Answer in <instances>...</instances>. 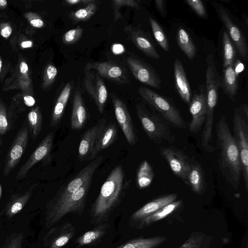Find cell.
<instances>
[{
	"mask_svg": "<svg viewBox=\"0 0 248 248\" xmlns=\"http://www.w3.org/2000/svg\"><path fill=\"white\" fill-rule=\"evenodd\" d=\"M95 1L94 0H66L65 2L68 5H76L79 3L88 4Z\"/></svg>",
	"mask_w": 248,
	"mask_h": 248,
	"instance_id": "c3c4849f",
	"label": "cell"
},
{
	"mask_svg": "<svg viewBox=\"0 0 248 248\" xmlns=\"http://www.w3.org/2000/svg\"><path fill=\"white\" fill-rule=\"evenodd\" d=\"M233 68L234 72L237 77L245 69V65L239 60H237L235 62L233 63Z\"/></svg>",
	"mask_w": 248,
	"mask_h": 248,
	"instance_id": "bcb514c9",
	"label": "cell"
},
{
	"mask_svg": "<svg viewBox=\"0 0 248 248\" xmlns=\"http://www.w3.org/2000/svg\"><path fill=\"white\" fill-rule=\"evenodd\" d=\"M233 137L239 151L242 172L245 186L248 190V125L240 113L238 108H235L233 117Z\"/></svg>",
	"mask_w": 248,
	"mask_h": 248,
	"instance_id": "52a82bcc",
	"label": "cell"
},
{
	"mask_svg": "<svg viewBox=\"0 0 248 248\" xmlns=\"http://www.w3.org/2000/svg\"><path fill=\"white\" fill-rule=\"evenodd\" d=\"M108 225L107 223H101L93 230L85 232L78 237L76 241L78 247L90 245L100 239L105 234Z\"/></svg>",
	"mask_w": 248,
	"mask_h": 248,
	"instance_id": "f546056e",
	"label": "cell"
},
{
	"mask_svg": "<svg viewBox=\"0 0 248 248\" xmlns=\"http://www.w3.org/2000/svg\"><path fill=\"white\" fill-rule=\"evenodd\" d=\"M20 72L22 74H26L28 71V64L25 62H22L19 65Z\"/></svg>",
	"mask_w": 248,
	"mask_h": 248,
	"instance_id": "816d5d0a",
	"label": "cell"
},
{
	"mask_svg": "<svg viewBox=\"0 0 248 248\" xmlns=\"http://www.w3.org/2000/svg\"><path fill=\"white\" fill-rule=\"evenodd\" d=\"M207 98L205 88L201 85L189 103V112L192 117L189 125V131L196 134L204 123L207 112Z\"/></svg>",
	"mask_w": 248,
	"mask_h": 248,
	"instance_id": "8fae6325",
	"label": "cell"
},
{
	"mask_svg": "<svg viewBox=\"0 0 248 248\" xmlns=\"http://www.w3.org/2000/svg\"><path fill=\"white\" fill-rule=\"evenodd\" d=\"M29 131L27 126H22L18 132L5 158L3 174L8 175L17 166L26 149Z\"/></svg>",
	"mask_w": 248,
	"mask_h": 248,
	"instance_id": "4fadbf2b",
	"label": "cell"
},
{
	"mask_svg": "<svg viewBox=\"0 0 248 248\" xmlns=\"http://www.w3.org/2000/svg\"><path fill=\"white\" fill-rule=\"evenodd\" d=\"M7 4V1L5 0H0V6L4 7Z\"/></svg>",
	"mask_w": 248,
	"mask_h": 248,
	"instance_id": "11a10c76",
	"label": "cell"
},
{
	"mask_svg": "<svg viewBox=\"0 0 248 248\" xmlns=\"http://www.w3.org/2000/svg\"><path fill=\"white\" fill-rule=\"evenodd\" d=\"M177 197V195L173 193L164 195L152 200L134 212L130 217V222L139 223L146 217L175 201Z\"/></svg>",
	"mask_w": 248,
	"mask_h": 248,
	"instance_id": "44dd1931",
	"label": "cell"
},
{
	"mask_svg": "<svg viewBox=\"0 0 248 248\" xmlns=\"http://www.w3.org/2000/svg\"><path fill=\"white\" fill-rule=\"evenodd\" d=\"M9 124L6 110L3 104L0 106V135L4 134L9 129Z\"/></svg>",
	"mask_w": 248,
	"mask_h": 248,
	"instance_id": "ee69618b",
	"label": "cell"
},
{
	"mask_svg": "<svg viewBox=\"0 0 248 248\" xmlns=\"http://www.w3.org/2000/svg\"><path fill=\"white\" fill-rule=\"evenodd\" d=\"M181 204V201H174L171 202L141 220L138 223V228H144L155 222L164 218L175 211Z\"/></svg>",
	"mask_w": 248,
	"mask_h": 248,
	"instance_id": "f1b7e54d",
	"label": "cell"
},
{
	"mask_svg": "<svg viewBox=\"0 0 248 248\" xmlns=\"http://www.w3.org/2000/svg\"><path fill=\"white\" fill-rule=\"evenodd\" d=\"M23 238L22 232H13L7 236L2 248H22Z\"/></svg>",
	"mask_w": 248,
	"mask_h": 248,
	"instance_id": "ab89813d",
	"label": "cell"
},
{
	"mask_svg": "<svg viewBox=\"0 0 248 248\" xmlns=\"http://www.w3.org/2000/svg\"><path fill=\"white\" fill-rule=\"evenodd\" d=\"M33 187L32 186L23 193H17L12 195L2 214L10 218L19 213L31 198Z\"/></svg>",
	"mask_w": 248,
	"mask_h": 248,
	"instance_id": "d4e9b609",
	"label": "cell"
},
{
	"mask_svg": "<svg viewBox=\"0 0 248 248\" xmlns=\"http://www.w3.org/2000/svg\"><path fill=\"white\" fill-rule=\"evenodd\" d=\"M1 67H2V61L0 58V72L1 71Z\"/></svg>",
	"mask_w": 248,
	"mask_h": 248,
	"instance_id": "6f0895ef",
	"label": "cell"
},
{
	"mask_svg": "<svg viewBox=\"0 0 248 248\" xmlns=\"http://www.w3.org/2000/svg\"><path fill=\"white\" fill-rule=\"evenodd\" d=\"M107 122L105 119H102L84 133L80 139L78 149V159L80 161L91 160L98 135Z\"/></svg>",
	"mask_w": 248,
	"mask_h": 248,
	"instance_id": "d6986e66",
	"label": "cell"
},
{
	"mask_svg": "<svg viewBox=\"0 0 248 248\" xmlns=\"http://www.w3.org/2000/svg\"><path fill=\"white\" fill-rule=\"evenodd\" d=\"M155 3L156 9L162 16L165 17L167 15L165 1L163 0H155Z\"/></svg>",
	"mask_w": 248,
	"mask_h": 248,
	"instance_id": "f6af8a7d",
	"label": "cell"
},
{
	"mask_svg": "<svg viewBox=\"0 0 248 248\" xmlns=\"http://www.w3.org/2000/svg\"></svg>",
	"mask_w": 248,
	"mask_h": 248,
	"instance_id": "91938a15",
	"label": "cell"
},
{
	"mask_svg": "<svg viewBox=\"0 0 248 248\" xmlns=\"http://www.w3.org/2000/svg\"><path fill=\"white\" fill-rule=\"evenodd\" d=\"M186 184L188 185L192 191L198 194L202 193L205 188L204 173L201 166L197 162L191 164L188 172Z\"/></svg>",
	"mask_w": 248,
	"mask_h": 248,
	"instance_id": "4316f807",
	"label": "cell"
},
{
	"mask_svg": "<svg viewBox=\"0 0 248 248\" xmlns=\"http://www.w3.org/2000/svg\"><path fill=\"white\" fill-rule=\"evenodd\" d=\"M131 182L125 178L121 165L112 169L102 184L91 209L92 223L99 224L108 219L126 195Z\"/></svg>",
	"mask_w": 248,
	"mask_h": 248,
	"instance_id": "6da1fadb",
	"label": "cell"
},
{
	"mask_svg": "<svg viewBox=\"0 0 248 248\" xmlns=\"http://www.w3.org/2000/svg\"><path fill=\"white\" fill-rule=\"evenodd\" d=\"M83 29L80 26L67 31L63 35L62 41L63 44L71 45L77 42L82 37Z\"/></svg>",
	"mask_w": 248,
	"mask_h": 248,
	"instance_id": "60d3db41",
	"label": "cell"
},
{
	"mask_svg": "<svg viewBox=\"0 0 248 248\" xmlns=\"http://www.w3.org/2000/svg\"><path fill=\"white\" fill-rule=\"evenodd\" d=\"M53 139L54 134L52 132L45 136L30 158L21 167L16 175V179H20L25 177L33 166L49 155L53 146Z\"/></svg>",
	"mask_w": 248,
	"mask_h": 248,
	"instance_id": "e0dca14e",
	"label": "cell"
},
{
	"mask_svg": "<svg viewBox=\"0 0 248 248\" xmlns=\"http://www.w3.org/2000/svg\"><path fill=\"white\" fill-rule=\"evenodd\" d=\"M237 77L233 68V64L223 68L221 86L223 93L232 100H235L238 92Z\"/></svg>",
	"mask_w": 248,
	"mask_h": 248,
	"instance_id": "83f0119b",
	"label": "cell"
},
{
	"mask_svg": "<svg viewBox=\"0 0 248 248\" xmlns=\"http://www.w3.org/2000/svg\"><path fill=\"white\" fill-rule=\"evenodd\" d=\"M30 24L35 28H40L44 26V21L39 17L33 18L30 21Z\"/></svg>",
	"mask_w": 248,
	"mask_h": 248,
	"instance_id": "681fc988",
	"label": "cell"
},
{
	"mask_svg": "<svg viewBox=\"0 0 248 248\" xmlns=\"http://www.w3.org/2000/svg\"><path fill=\"white\" fill-rule=\"evenodd\" d=\"M2 143V140L0 139V146H1Z\"/></svg>",
	"mask_w": 248,
	"mask_h": 248,
	"instance_id": "680465c9",
	"label": "cell"
},
{
	"mask_svg": "<svg viewBox=\"0 0 248 248\" xmlns=\"http://www.w3.org/2000/svg\"><path fill=\"white\" fill-rule=\"evenodd\" d=\"M72 85L70 82L67 83L59 95L53 108L50 120L52 127L57 126L61 123L64 114V110L68 102Z\"/></svg>",
	"mask_w": 248,
	"mask_h": 248,
	"instance_id": "484cf974",
	"label": "cell"
},
{
	"mask_svg": "<svg viewBox=\"0 0 248 248\" xmlns=\"http://www.w3.org/2000/svg\"><path fill=\"white\" fill-rule=\"evenodd\" d=\"M112 101L116 119L129 145H135L137 142L134 124L124 102L116 95H112Z\"/></svg>",
	"mask_w": 248,
	"mask_h": 248,
	"instance_id": "5bb4252c",
	"label": "cell"
},
{
	"mask_svg": "<svg viewBox=\"0 0 248 248\" xmlns=\"http://www.w3.org/2000/svg\"><path fill=\"white\" fill-rule=\"evenodd\" d=\"M219 166L226 181L234 189L239 187L242 173L239 151L226 117L221 116L216 125Z\"/></svg>",
	"mask_w": 248,
	"mask_h": 248,
	"instance_id": "7a4b0ae2",
	"label": "cell"
},
{
	"mask_svg": "<svg viewBox=\"0 0 248 248\" xmlns=\"http://www.w3.org/2000/svg\"><path fill=\"white\" fill-rule=\"evenodd\" d=\"M136 109L142 127L151 140L157 143L174 140L168 123L160 115L150 112L142 103L137 104Z\"/></svg>",
	"mask_w": 248,
	"mask_h": 248,
	"instance_id": "277c9868",
	"label": "cell"
},
{
	"mask_svg": "<svg viewBox=\"0 0 248 248\" xmlns=\"http://www.w3.org/2000/svg\"><path fill=\"white\" fill-rule=\"evenodd\" d=\"M166 239L164 236L139 238L127 241L117 248H155Z\"/></svg>",
	"mask_w": 248,
	"mask_h": 248,
	"instance_id": "4dcf8cb0",
	"label": "cell"
},
{
	"mask_svg": "<svg viewBox=\"0 0 248 248\" xmlns=\"http://www.w3.org/2000/svg\"><path fill=\"white\" fill-rule=\"evenodd\" d=\"M117 133V129L115 124L112 122H107L98 135L91 160L96 158L101 151L108 148L114 142Z\"/></svg>",
	"mask_w": 248,
	"mask_h": 248,
	"instance_id": "603a6c76",
	"label": "cell"
},
{
	"mask_svg": "<svg viewBox=\"0 0 248 248\" xmlns=\"http://www.w3.org/2000/svg\"><path fill=\"white\" fill-rule=\"evenodd\" d=\"M21 46L23 48H29L32 46V42L30 41H25L21 43Z\"/></svg>",
	"mask_w": 248,
	"mask_h": 248,
	"instance_id": "f5cc1de1",
	"label": "cell"
},
{
	"mask_svg": "<svg viewBox=\"0 0 248 248\" xmlns=\"http://www.w3.org/2000/svg\"><path fill=\"white\" fill-rule=\"evenodd\" d=\"M222 45L223 49V68L232 64L235 54L234 45L231 41L228 33L224 31L222 35Z\"/></svg>",
	"mask_w": 248,
	"mask_h": 248,
	"instance_id": "e575fe53",
	"label": "cell"
},
{
	"mask_svg": "<svg viewBox=\"0 0 248 248\" xmlns=\"http://www.w3.org/2000/svg\"><path fill=\"white\" fill-rule=\"evenodd\" d=\"M209 240L201 232L193 233L179 248H209Z\"/></svg>",
	"mask_w": 248,
	"mask_h": 248,
	"instance_id": "74e56055",
	"label": "cell"
},
{
	"mask_svg": "<svg viewBox=\"0 0 248 248\" xmlns=\"http://www.w3.org/2000/svg\"><path fill=\"white\" fill-rule=\"evenodd\" d=\"M138 93L147 103L173 126L179 128L186 126L178 109L167 97L145 87L139 88Z\"/></svg>",
	"mask_w": 248,
	"mask_h": 248,
	"instance_id": "5b68a950",
	"label": "cell"
},
{
	"mask_svg": "<svg viewBox=\"0 0 248 248\" xmlns=\"http://www.w3.org/2000/svg\"><path fill=\"white\" fill-rule=\"evenodd\" d=\"M12 32V29L8 25L5 26L0 30V35L4 38H8Z\"/></svg>",
	"mask_w": 248,
	"mask_h": 248,
	"instance_id": "f907efd6",
	"label": "cell"
},
{
	"mask_svg": "<svg viewBox=\"0 0 248 248\" xmlns=\"http://www.w3.org/2000/svg\"><path fill=\"white\" fill-rule=\"evenodd\" d=\"M103 158L102 155L97 156L82 168L70 181L59 189L54 197L47 202L46 208L60 204L86 182L92 179L93 174L102 163Z\"/></svg>",
	"mask_w": 248,
	"mask_h": 248,
	"instance_id": "8992f818",
	"label": "cell"
},
{
	"mask_svg": "<svg viewBox=\"0 0 248 248\" xmlns=\"http://www.w3.org/2000/svg\"><path fill=\"white\" fill-rule=\"evenodd\" d=\"M97 5L95 1L70 13V18L75 21H84L89 20L95 13Z\"/></svg>",
	"mask_w": 248,
	"mask_h": 248,
	"instance_id": "8d00e7d4",
	"label": "cell"
},
{
	"mask_svg": "<svg viewBox=\"0 0 248 248\" xmlns=\"http://www.w3.org/2000/svg\"><path fill=\"white\" fill-rule=\"evenodd\" d=\"M206 71V94L207 105L215 108L218 99L219 89L221 86V78L217 72L214 56L208 55Z\"/></svg>",
	"mask_w": 248,
	"mask_h": 248,
	"instance_id": "9a60e30c",
	"label": "cell"
},
{
	"mask_svg": "<svg viewBox=\"0 0 248 248\" xmlns=\"http://www.w3.org/2000/svg\"><path fill=\"white\" fill-rule=\"evenodd\" d=\"M114 12V21H116L122 18L120 13V9L124 6H127L134 8L139 9L140 7L139 1L135 0H113L111 1Z\"/></svg>",
	"mask_w": 248,
	"mask_h": 248,
	"instance_id": "f35d334b",
	"label": "cell"
},
{
	"mask_svg": "<svg viewBox=\"0 0 248 248\" xmlns=\"http://www.w3.org/2000/svg\"><path fill=\"white\" fill-rule=\"evenodd\" d=\"M186 2L200 16L205 18L207 16L205 8L200 0H186Z\"/></svg>",
	"mask_w": 248,
	"mask_h": 248,
	"instance_id": "7bdbcfd3",
	"label": "cell"
},
{
	"mask_svg": "<svg viewBox=\"0 0 248 248\" xmlns=\"http://www.w3.org/2000/svg\"><path fill=\"white\" fill-rule=\"evenodd\" d=\"M23 100L25 105L27 107H33L35 104V99L31 95L24 96Z\"/></svg>",
	"mask_w": 248,
	"mask_h": 248,
	"instance_id": "7dc6e473",
	"label": "cell"
},
{
	"mask_svg": "<svg viewBox=\"0 0 248 248\" xmlns=\"http://www.w3.org/2000/svg\"><path fill=\"white\" fill-rule=\"evenodd\" d=\"M174 80L179 96L185 103L189 104L191 99V89L183 65L178 59L174 62Z\"/></svg>",
	"mask_w": 248,
	"mask_h": 248,
	"instance_id": "7402d4cb",
	"label": "cell"
},
{
	"mask_svg": "<svg viewBox=\"0 0 248 248\" xmlns=\"http://www.w3.org/2000/svg\"><path fill=\"white\" fill-rule=\"evenodd\" d=\"M83 83L86 90L95 103L98 110L102 113L108 98V91L104 81L97 73L85 70Z\"/></svg>",
	"mask_w": 248,
	"mask_h": 248,
	"instance_id": "30bf717a",
	"label": "cell"
},
{
	"mask_svg": "<svg viewBox=\"0 0 248 248\" xmlns=\"http://www.w3.org/2000/svg\"><path fill=\"white\" fill-rule=\"evenodd\" d=\"M149 20L155 39L164 50L168 51L169 45L163 29L154 18L150 17Z\"/></svg>",
	"mask_w": 248,
	"mask_h": 248,
	"instance_id": "d590c367",
	"label": "cell"
},
{
	"mask_svg": "<svg viewBox=\"0 0 248 248\" xmlns=\"http://www.w3.org/2000/svg\"><path fill=\"white\" fill-rule=\"evenodd\" d=\"M92 180L82 186L60 204L46 208L44 225L49 229L69 213H81L84 210Z\"/></svg>",
	"mask_w": 248,
	"mask_h": 248,
	"instance_id": "3957f363",
	"label": "cell"
},
{
	"mask_svg": "<svg viewBox=\"0 0 248 248\" xmlns=\"http://www.w3.org/2000/svg\"><path fill=\"white\" fill-rule=\"evenodd\" d=\"M154 177V173L150 164L144 160L140 164L138 168L136 182L138 187L143 189L149 186L152 183Z\"/></svg>",
	"mask_w": 248,
	"mask_h": 248,
	"instance_id": "d6a6232c",
	"label": "cell"
},
{
	"mask_svg": "<svg viewBox=\"0 0 248 248\" xmlns=\"http://www.w3.org/2000/svg\"><path fill=\"white\" fill-rule=\"evenodd\" d=\"M87 120V113L79 91L74 93L71 117V128L74 130L82 128Z\"/></svg>",
	"mask_w": 248,
	"mask_h": 248,
	"instance_id": "cb8c5ba5",
	"label": "cell"
},
{
	"mask_svg": "<svg viewBox=\"0 0 248 248\" xmlns=\"http://www.w3.org/2000/svg\"><path fill=\"white\" fill-rule=\"evenodd\" d=\"M75 231V227L69 222L53 227L45 235L44 244L48 248H62L74 237Z\"/></svg>",
	"mask_w": 248,
	"mask_h": 248,
	"instance_id": "ac0fdd59",
	"label": "cell"
},
{
	"mask_svg": "<svg viewBox=\"0 0 248 248\" xmlns=\"http://www.w3.org/2000/svg\"><path fill=\"white\" fill-rule=\"evenodd\" d=\"M85 70H94L100 77L117 83L125 84L129 82L124 68L112 62H89Z\"/></svg>",
	"mask_w": 248,
	"mask_h": 248,
	"instance_id": "2e32d148",
	"label": "cell"
},
{
	"mask_svg": "<svg viewBox=\"0 0 248 248\" xmlns=\"http://www.w3.org/2000/svg\"><path fill=\"white\" fill-rule=\"evenodd\" d=\"M28 121L32 137L34 139L42 129V116L39 107L32 109L29 112Z\"/></svg>",
	"mask_w": 248,
	"mask_h": 248,
	"instance_id": "836d02e7",
	"label": "cell"
},
{
	"mask_svg": "<svg viewBox=\"0 0 248 248\" xmlns=\"http://www.w3.org/2000/svg\"><path fill=\"white\" fill-rule=\"evenodd\" d=\"M57 68L53 64H49L46 67L43 76V86L46 88L54 82L57 75Z\"/></svg>",
	"mask_w": 248,
	"mask_h": 248,
	"instance_id": "b9f144b4",
	"label": "cell"
},
{
	"mask_svg": "<svg viewBox=\"0 0 248 248\" xmlns=\"http://www.w3.org/2000/svg\"><path fill=\"white\" fill-rule=\"evenodd\" d=\"M126 62L131 73L138 80L154 88L160 89L161 80L152 67L135 57H128Z\"/></svg>",
	"mask_w": 248,
	"mask_h": 248,
	"instance_id": "9c48e42d",
	"label": "cell"
},
{
	"mask_svg": "<svg viewBox=\"0 0 248 248\" xmlns=\"http://www.w3.org/2000/svg\"><path fill=\"white\" fill-rule=\"evenodd\" d=\"M242 108H243V111L244 112V113H245L247 118H248V107L247 105H246V104L243 105Z\"/></svg>",
	"mask_w": 248,
	"mask_h": 248,
	"instance_id": "db71d44e",
	"label": "cell"
},
{
	"mask_svg": "<svg viewBox=\"0 0 248 248\" xmlns=\"http://www.w3.org/2000/svg\"><path fill=\"white\" fill-rule=\"evenodd\" d=\"M177 42L179 47L187 57L192 60L196 55V47L186 31L182 27L178 29Z\"/></svg>",
	"mask_w": 248,
	"mask_h": 248,
	"instance_id": "1f68e13d",
	"label": "cell"
},
{
	"mask_svg": "<svg viewBox=\"0 0 248 248\" xmlns=\"http://www.w3.org/2000/svg\"><path fill=\"white\" fill-rule=\"evenodd\" d=\"M1 195H2V187H1V184L0 183V201L1 197Z\"/></svg>",
	"mask_w": 248,
	"mask_h": 248,
	"instance_id": "9f6ffc18",
	"label": "cell"
},
{
	"mask_svg": "<svg viewBox=\"0 0 248 248\" xmlns=\"http://www.w3.org/2000/svg\"><path fill=\"white\" fill-rule=\"evenodd\" d=\"M218 16L227 29L230 38L241 57L248 60V49L247 41L245 35L240 29L233 22L225 8L217 4H214Z\"/></svg>",
	"mask_w": 248,
	"mask_h": 248,
	"instance_id": "ba28073f",
	"label": "cell"
},
{
	"mask_svg": "<svg viewBox=\"0 0 248 248\" xmlns=\"http://www.w3.org/2000/svg\"><path fill=\"white\" fill-rule=\"evenodd\" d=\"M160 153L173 173L186 184L191 163L186 155L178 149L170 147H160Z\"/></svg>",
	"mask_w": 248,
	"mask_h": 248,
	"instance_id": "7c38bea8",
	"label": "cell"
},
{
	"mask_svg": "<svg viewBox=\"0 0 248 248\" xmlns=\"http://www.w3.org/2000/svg\"><path fill=\"white\" fill-rule=\"evenodd\" d=\"M124 31L134 45L145 55L152 59L160 58L154 45L141 30L129 25L125 27Z\"/></svg>",
	"mask_w": 248,
	"mask_h": 248,
	"instance_id": "ffe728a7",
	"label": "cell"
}]
</instances>
